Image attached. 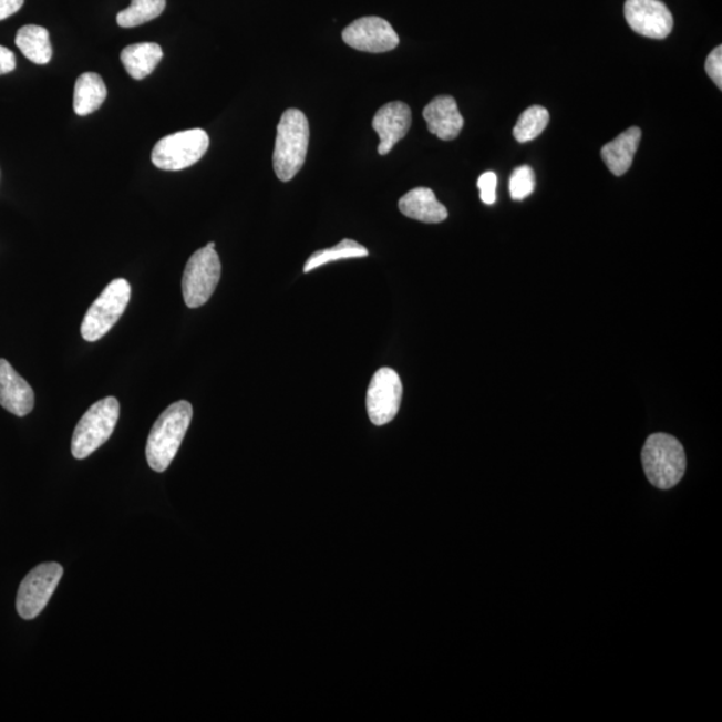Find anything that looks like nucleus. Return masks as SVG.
I'll list each match as a JSON object with an SVG mask.
<instances>
[{
	"label": "nucleus",
	"mask_w": 722,
	"mask_h": 722,
	"mask_svg": "<svg viewBox=\"0 0 722 722\" xmlns=\"http://www.w3.org/2000/svg\"><path fill=\"white\" fill-rule=\"evenodd\" d=\"M221 279V261L215 248L198 249L186 264L183 277L185 305L199 308L215 293Z\"/></svg>",
	"instance_id": "nucleus-7"
},
{
	"label": "nucleus",
	"mask_w": 722,
	"mask_h": 722,
	"mask_svg": "<svg viewBox=\"0 0 722 722\" xmlns=\"http://www.w3.org/2000/svg\"><path fill=\"white\" fill-rule=\"evenodd\" d=\"M412 124L411 109L408 103L395 101L380 107L372 120V127L379 135L380 156H386L399 141L408 135Z\"/></svg>",
	"instance_id": "nucleus-12"
},
{
	"label": "nucleus",
	"mask_w": 722,
	"mask_h": 722,
	"mask_svg": "<svg viewBox=\"0 0 722 722\" xmlns=\"http://www.w3.org/2000/svg\"><path fill=\"white\" fill-rule=\"evenodd\" d=\"M118 419L120 402L117 399L109 396L93 404L74 430L71 453L75 460H86L102 444L111 440Z\"/></svg>",
	"instance_id": "nucleus-4"
},
{
	"label": "nucleus",
	"mask_w": 722,
	"mask_h": 722,
	"mask_svg": "<svg viewBox=\"0 0 722 722\" xmlns=\"http://www.w3.org/2000/svg\"><path fill=\"white\" fill-rule=\"evenodd\" d=\"M625 18L630 29L652 40H666L673 30V16L660 0H627Z\"/></svg>",
	"instance_id": "nucleus-11"
},
{
	"label": "nucleus",
	"mask_w": 722,
	"mask_h": 722,
	"mask_svg": "<svg viewBox=\"0 0 722 722\" xmlns=\"http://www.w3.org/2000/svg\"><path fill=\"white\" fill-rule=\"evenodd\" d=\"M131 296L132 287L127 280L117 279L109 283L105 291L89 308L85 319H83L82 338L94 343L105 337L125 313Z\"/></svg>",
	"instance_id": "nucleus-5"
},
{
	"label": "nucleus",
	"mask_w": 722,
	"mask_h": 722,
	"mask_svg": "<svg viewBox=\"0 0 722 722\" xmlns=\"http://www.w3.org/2000/svg\"><path fill=\"white\" fill-rule=\"evenodd\" d=\"M164 51L153 42L134 43L122 50L121 61L132 79L141 81L149 76L163 60Z\"/></svg>",
	"instance_id": "nucleus-17"
},
{
	"label": "nucleus",
	"mask_w": 722,
	"mask_h": 722,
	"mask_svg": "<svg viewBox=\"0 0 722 722\" xmlns=\"http://www.w3.org/2000/svg\"><path fill=\"white\" fill-rule=\"evenodd\" d=\"M209 135L203 128H192L166 135L152 152L153 164L163 171H183L198 163L209 149Z\"/></svg>",
	"instance_id": "nucleus-6"
},
{
	"label": "nucleus",
	"mask_w": 722,
	"mask_h": 722,
	"mask_svg": "<svg viewBox=\"0 0 722 722\" xmlns=\"http://www.w3.org/2000/svg\"><path fill=\"white\" fill-rule=\"evenodd\" d=\"M24 0H0V21L14 16L22 9Z\"/></svg>",
	"instance_id": "nucleus-27"
},
{
	"label": "nucleus",
	"mask_w": 722,
	"mask_h": 722,
	"mask_svg": "<svg viewBox=\"0 0 722 722\" xmlns=\"http://www.w3.org/2000/svg\"><path fill=\"white\" fill-rule=\"evenodd\" d=\"M706 74L711 76L720 90L722 89V48H715L706 58L705 62Z\"/></svg>",
	"instance_id": "nucleus-24"
},
{
	"label": "nucleus",
	"mask_w": 722,
	"mask_h": 722,
	"mask_svg": "<svg viewBox=\"0 0 722 722\" xmlns=\"http://www.w3.org/2000/svg\"><path fill=\"white\" fill-rule=\"evenodd\" d=\"M496 183H498V179H496V174L493 172L483 173L478 179L481 198L486 205H493L495 203Z\"/></svg>",
	"instance_id": "nucleus-25"
},
{
	"label": "nucleus",
	"mask_w": 722,
	"mask_h": 722,
	"mask_svg": "<svg viewBox=\"0 0 722 722\" xmlns=\"http://www.w3.org/2000/svg\"><path fill=\"white\" fill-rule=\"evenodd\" d=\"M367 256H369V250L363 245L350 240V238H344L333 248L314 251L306 262L305 272H312L313 269L326 266V264L347 259H361V257Z\"/></svg>",
	"instance_id": "nucleus-20"
},
{
	"label": "nucleus",
	"mask_w": 722,
	"mask_h": 722,
	"mask_svg": "<svg viewBox=\"0 0 722 722\" xmlns=\"http://www.w3.org/2000/svg\"><path fill=\"white\" fill-rule=\"evenodd\" d=\"M423 117L431 134L443 141H453L461 134L464 120L453 96L441 95L424 107Z\"/></svg>",
	"instance_id": "nucleus-14"
},
{
	"label": "nucleus",
	"mask_w": 722,
	"mask_h": 722,
	"mask_svg": "<svg viewBox=\"0 0 722 722\" xmlns=\"http://www.w3.org/2000/svg\"><path fill=\"white\" fill-rule=\"evenodd\" d=\"M309 146V122L298 109H288L277 126L274 169L283 183L291 180L305 166Z\"/></svg>",
	"instance_id": "nucleus-2"
},
{
	"label": "nucleus",
	"mask_w": 722,
	"mask_h": 722,
	"mask_svg": "<svg viewBox=\"0 0 722 722\" xmlns=\"http://www.w3.org/2000/svg\"><path fill=\"white\" fill-rule=\"evenodd\" d=\"M403 396L402 380L398 372L391 369H380L371 379L367 391V411L370 421L375 425H384L396 417Z\"/></svg>",
	"instance_id": "nucleus-9"
},
{
	"label": "nucleus",
	"mask_w": 722,
	"mask_h": 722,
	"mask_svg": "<svg viewBox=\"0 0 722 722\" xmlns=\"http://www.w3.org/2000/svg\"><path fill=\"white\" fill-rule=\"evenodd\" d=\"M343 41L354 50L379 54L396 49L399 37L385 19L364 17L347 25Z\"/></svg>",
	"instance_id": "nucleus-10"
},
{
	"label": "nucleus",
	"mask_w": 722,
	"mask_h": 722,
	"mask_svg": "<svg viewBox=\"0 0 722 722\" xmlns=\"http://www.w3.org/2000/svg\"><path fill=\"white\" fill-rule=\"evenodd\" d=\"M399 209L405 217L425 224H440L446 220V206L437 202L435 193L429 188H415L399 199Z\"/></svg>",
	"instance_id": "nucleus-15"
},
{
	"label": "nucleus",
	"mask_w": 722,
	"mask_h": 722,
	"mask_svg": "<svg viewBox=\"0 0 722 722\" xmlns=\"http://www.w3.org/2000/svg\"><path fill=\"white\" fill-rule=\"evenodd\" d=\"M644 474L657 488L669 489L679 485L687 472V456L674 436L653 434L642 448Z\"/></svg>",
	"instance_id": "nucleus-3"
},
{
	"label": "nucleus",
	"mask_w": 722,
	"mask_h": 722,
	"mask_svg": "<svg viewBox=\"0 0 722 722\" xmlns=\"http://www.w3.org/2000/svg\"><path fill=\"white\" fill-rule=\"evenodd\" d=\"M193 417L189 402L179 401L167 408L154 423L146 444L147 463L154 472L164 473L176 457Z\"/></svg>",
	"instance_id": "nucleus-1"
},
{
	"label": "nucleus",
	"mask_w": 722,
	"mask_h": 722,
	"mask_svg": "<svg viewBox=\"0 0 722 722\" xmlns=\"http://www.w3.org/2000/svg\"><path fill=\"white\" fill-rule=\"evenodd\" d=\"M550 115L545 107L532 106L520 114L517 125L514 127V137L519 144L530 142L542 133H544L547 125H549Z\"/></svg>",
	"instance_id": "nucleus-22"
},
{
	"label": "nucleus",
	"mask_w": 722,
	"mask_h": 722,
	"mask_svg": "<svg viewBox=\"0 0 722 722\" xmlns=\"http://www.w3.org/2000/svg\"><path fill=\"white\" fill-rule=\"evenodd\" d=\"M107 96V89L102 76L96 73H85L75 82L74 112L81 117L99 111Z\"/></svg>",
	"instance_id": "nucleus-18"
},
{
	"label": "nucleus",
	"mask_w": 722,
	"mask_h": 722,
	"mask_svg": "<svg viewBox=\"0 0 722 722\" xmlns=\"http://www.w3.org/2000/svg\"><path fill=\"white\" fill-rule=\"evenodd\" d=\"M535 189V174L530 166H519L512 174L510 195L517 202L527 198Z\"/></svg>",
	"instance_id": "nucleus-23"
},
{
	"label": "nucleus",
	"mask_w": 722,
	"mask_h": 722,
	"mask_svg": "<svg viewBox=\"0 0 722 722\" xmlns=\"http://www.w3.org/2000/svg\"><path fill=\"white\" fill-rule=\"evenodd\" d=\"M641 135L640 127H630L602 147L604 163L615 176L621 177L630 169L638 145H640Z\"/></svg>",
	"instance_id": "nucleus-16"
},
{
	"label": "nucleus",
	"mask_w": 722,
	"mask_h": 722,
	"mask_svg": "<svg viewBox=\"0 0 722 722\" xmlns=\"http://www.w3.org/2000/svg\"><path fill=\"white\" fill-rule=\"evenodd\" d=\"M63 576L60 564L50 563L34 567L19 586L17 596L18 615L23 620H34L47 608Z\"/></svg>",
	"instance_id": "nucleus-8"
},
{
	"label": "nucleus",
	"mask_w": 722,
	"mask_h": 722,
	"mask_svg": "<svg viewBox=\"0 0 722 722\" xmlns=\"http://www.w3.org/2000/svg\"><path fill=\"white\" fill-rule=\"evenodd\" d=\"M17 68V58L8 48L0 47V75L9 74Z\"/></svg>",
	"instance_id": "nucleus-26"
},
{
	"label": "nucleus",
	"mask_w": 722,
	"mask_h": 722,
	"mask_svg": "<svg viewBox=\"0 0 722 722\" xmlns=\"http://www.w3.org/2000/svg\"><path fill=\"white\" fill-rule=\"evenodd\" d=\"M16 44L28 60L37 64H47L53 56L49 31L42 25H23L17 32Z\"/></svg>",
	"instance_id": "nucleus-19"
},
{
	"label": "nucleus",
	"mask_w": 722,
	"mask_h": 722,
	"mask_svg": "<svg viewBox=\"0 0 722 722\" xmlns=\"http://www.w3.org/2000/svg\"><path fill=\"white\" fill-rule=\"evenodd\" d=\"M166 0H132V4L118 12L117 23L121 28L131 29L153 21L163 14Z\"/></svg>",
	"instance_id": "nucleus-21"
},
{
	"label": "nucleus",
	"mask_w": 722,
	"mask_h": 722,
	"mask_svg": "<svg viewBox=\"0 0 722 722\" xmlns=\"http://www.w3.org/2000/svg\"><path fill=\"white\" fill-rule=\"evenodd\" d=\"M34 390L6 359H0V405L19 417L34 409Z\"/></svg>",
	"instance_id": "nucleus-13"
}]
</instances>
